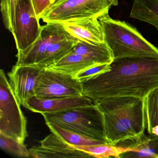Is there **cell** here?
Here are the masks:
<instances>
[{"label":"cell","instance_id":"cell-1","mask_svg":"<svg viewBox=\"0 0 158 158\" xmlns=\"http://www.w3.org/2000/svg\"><path fill=\"white\" fill-rule=\"evenodd\" d=\"M82 84L83 96L93 101L124 96L144 98L158 88V56L114 59L109 71Z\"/></svg>","mask_w":158,"mask_h":158},{"label":"cell","instance_id":"cell-2","mask_svg":"<svg viewBox=\"0 0 158 158\" xmlns=\"http://www.w3.org/2000/svg\"><path fill=\"white\" fill-rule=\"evenodd\" d=\"M93 102L103 114L108 143L116 145L144 134L146 128L144 98L110 97Z\"/></svg>","mask_w":158,"mask_h":158},{"label":"cell","instance_id":"cell-3","mask_svg":"<svg viewBox=\"0 0 158 158\" xmlns=\"http://www.w3.org/2000/svg\"><path fill=\"white\" fill-rule=\"evenodd\" d=\"M104 41L114 59L137 56H158V49L145 39L136 28L126 23L112 19L109 11L98 17Z\"/></svg>","mask_w":158,"mask_h":158},{"label":"cell","instance_id":"cell-4","mask_svg":"<svg viewBox=\"0 0 158 158\" xmlns=\"http://www.w3.org/2000/svg\"><path fill=\"white\" fill-rule=\"evenodd\" d=\"M41 114L46 123H52L64 129L108 143L103 114L94 103Z\"/></svg>","mask_w":158,"mask_h":158},{"label":"cell","instance_id":"cell-5","mask_svg":"<svg viewBox=\"0 0 158 158\" xmlns=\"http://www.w3.org/2000/svg\"><path fill=\"white\" fill-rule=\"evenodd\" d=\"M27 122L4 71H0V134L24 143Z\"/></svg>","mask_w":158,"mask_h":158},{"label":"cell","instance_id":"cell-6","mask_svg":"<svg viewBox=\"0 0 158 158\" xmlns=\"http://www.w3.org/2000/svg\"><path fill=\"white\" fill-rule=\"evenodd\" d=\"M118 0H59L41 15L44 23L98 17L118 5Z\"/></svg>","mask_w":158,"mask_h":158},{"label":"cell","instance_id":"cell-7","mask_svg":"<svg viewBox=\"0 0 158 158\" xmlns=\"http://www.w3.org/2000/svg\"><path fill=\"white\" fill-rule=\"evenodd\" d=\"M82 82L76 77L49 68L40 74L35 89L37 98H54L83 95Z\"/></svg>","mask_w":158,"mask_h":158},{"label":"cell","instance_id":"cell-8","mask_svg":"<svg viewBox=\"0 0 158 158\" xmlns=\"http://www.w3.org/2000/svg\"><path fill=\"white\" fill-rule=\"evenodd\" d=\"M31 0H20L16 7L11 33L18 51L32 46L39 38L42 26Z\"/></svg>","mask_w":158,"mask_h":158},{"label":"cell","instance_id":"cell-9","mask_svg":"<svg viewBox=\"0 0 158 158\" xmlns=\"http://www.w3.org/2000/svg\"><path fill=\"white\" fill-rule=\"evenodd\" d=\"M62 23L51 22L42 26L37 40L28 48L18 51L16 64L35 65L42 60L48 48L53 43L73 36Z\"/></svg>","mask_w":158,"mask_h":158},{"label":"cell","instance_id":"cell-10","mask_svg":"<svg viewBox=\"0 0 158 158\" xmlns=\"http://www.w3.org/2000/svg\"><path fill=\"white\" fill-rule=\"evenodd\" d=\"M43 69L35 65L15 64L8 73L14 93L19 103L25 108L29 100L35 97V89Z\"/></svg>","mask_w":158,"mask_h":158},{"label":"cell","instance_id":"cell-11","mask_svg":"<svg viewBox=\"0 0 158 158\" xmlns=\"http://www.w3.org/2000/svg\"><path fill=\"white\" fill-rule=\"evenodd\" d=\"M39 142L40 145L33 146L29 149L31 158H92L53 133Z\"/></svg>","mask_w":158,"mask_h":158},{"label":"cell","instance_id":"cell-12","mask_svg":"<svg viewBox=\"0 0 158 158\" xmlns=\"http://www.w3.org/2000/svg\"><path fill=\"white\" fill-rule=\"evenodd\" d=\"M98 17H92L63 22L66 30L79 40L92 44L105 43L103 29Z\"/></svg>","mask_w":158,"mask_h":158},{"label":"cell","instance_id":"cell-13","mask_svg":"<svg viewBox=\"0 0 158 158\" xmlns=\"http://www.w3.org/2000/svg\"><path fill=\"white\" fill-rule=\"evenodd\" d=\"M93 104L92 100L84 96L47 99L34 97L29 100L27 109L33 112L42 114Z\"/></svg>","mask_w":158,"mask_h":158},{"label":"cell","instance_id":"cell-14","mask_svg":"<svg viewBox=\"0 0 158 158\" xmlns=\"http://www.w3.org/2000/svg\"><path fill=\"white\" fill-rule=\"evenodd\" d=\"M119 158H158V136L144 134L131 139L127 150Z\"/></svg>","mask_w":158,"mask_h":158},{"label":"cell","instance_id":"cell-15","mask_svg":"<svg viewBox=\"0 0 158 158\" xmlns=\"http://www.w3.org/2000/svg\"><path fill=\"white\" fill-rule=\"evenodd\" d=\"M71 51L88 59L97 65L110 64L112 53L106 43L92 44L79 40Z\"/></svg>","mask_w":158,"mask_h":158},{"label":"cell","instance_id":"cell-16","mask_svg":"<svg viewBox=\"0 0 158 158\" xmlns=\"http://www.w3.org/2000/svg\"><path fill=\"white\" fill-rule=\"evenodd\" d=\"M79 40L73 36L55 42L48 48L41 60L35 66L42 69L49 68L70 52Z\"/></svg>","mask_w":158,"mask_h":158},{"label":"cell","instance_id":"cell-17","mask_svg":"<svg viewBox=\"0 0 158 158\" xmlns=\"http://www.w3.org/2000/svg\"><path fill=\"white\" fill-rule=\"evenodd\" d=\"M96 65H98L87 58L71 51L48 68L75 76L78 73Z\"/></svg>","mask_w":158,"mask_h":158},{"label":"cell","instance_id":"cell-18","mask_svg":"<svg viewBox=\"0 0 158 158\" xmlns=\"http://www.w3.org/2000/svg\"><path fill=\"white\" fill-rule=\"evenodd\" d=\"M129 17L150 24L158 30V2L156 0H133Z\"/></svg>","mask_w":158,"mask_h":158},{"label":"cell","instance_id":"cell-19","mask_svg":"<svg viewBox=\"0 0 158 158\" xmlns=\"http://www.w3.org/2000/svg\"><path fill=\"white\" fill-rule=\"evenodd\" d=\"M46 125L52 133L55 134L71 145L74 146H88L108 143L97 140L71 130L64 129L52 123H47Z\"/></svg>","mask_w":158,"mask_h":158},{"label":"cell","instance_id":"cell-20","mask_svg":"<svg viewBox=\"0 0 158 158\" xmlns=\"http://www.w3.org/2000/svg\"><path fill=\"white\" fill-rule=\"evenodd\" d=\"M74 146L77 148L88 153L92 158H119L122 153L127 150L125 148L110 143Z\"/></svg>","mask_w":158,"mask_h":158},{"label":"cell","instance_id":"cell-21","mask_svg":"<svg viewBox=\"0 0 158 158\" xmlns=\"http://www.w3.org/2000/svg\"><path fill=\"white\" fill-rule=\"evenodd\" d=\"M146 128L148 134L158 126V88L152 90L144 98Z\"/></svg>","mask_w":158,"mask_h":158},{"label":"cell","instance_id":"cell-22","mask_svg":"<svg viewBox=\"0 0 158 158\" xmlns=\"http://www.w3.org/2000/svg\"><path fill=\"white\" fill-rule=\"evenodd\" d=\"M0 147L4 151L20 158L30 157L29 149L26 145L17 140L0 134Z\"/></svg>","mask_w":158,"mask_h":158},{"label":"cell","instance_id":"cell-23","mask_svg":"<svg viewBox=\"0 0 158 158\" xmlns=\"http://www.w3.org/2000/svg\"><path fill=\"white\" fill-rule=\"evenodd\" d=\"M20 0H1V11L5 27L11 33L16 7Z\"/></svg>","mask_w":158,"mask_h":158},{"label":"cell","instance_id":"cell-24","mask_svg":"<svg viewBox=\"0 0 158 158\" xmlns=\"http://www.w3.org/2000/svg\"><path fill=\"white\" fill-rule=\"evenodd\" d=\"M110 67V64L96 65L78 73L75 77L82 82L93 77L94 76L109 71Z\"/></svg>","mask_w":158,"mask_h":158},{"label":"cell","instance_id":"cell-25","mask_svg":"<svg viewBox=\"0 0 158 158\" xmlns=\"http://www.w3.org/2000/svg\"><path fill=\"white\" fill-rule=\"evenodd\" d=\"M59 0H31L36 14L40 19L41 15Z\"/></svg>","mask_w":158,"mask_h":158},{"label":"cell","instance_id":"cell-26","mask_svg":"<svg viewBox=\"0 0 158 158\" xmlns=\"http://www.w3.org/2000/svg\"><path fill=\"white\" fill-rule=\"evenodd\" d=\"M156 1L157 2H158V0H156Z\"/></svg>","mask_w":158,"mask_h":158}]
</instances>
